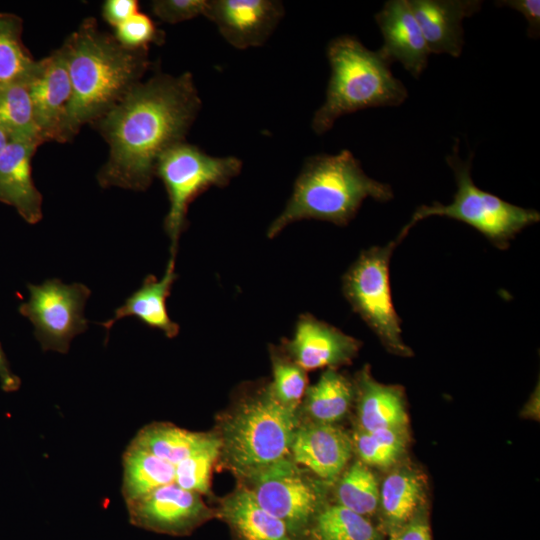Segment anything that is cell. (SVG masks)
<instances>
[{
	"mask_svg": "<svg viewBox=\"0 0 540 540\" xmlns=\"http://www.w3.org/2000/svg\"><path fill=\"white\" fill-rule=\"evenodd\" d=\"M190 72L156 74L136 84L116 105L91 123L109 146L97 174L102 188H149L160 155L185 141L201 109Z\"/></svg>",
	"mask_w": 540,
	"mask_h": 540,
	"instance_id": "6da1fadb",
	"label": "cell"
},
{
	"mask_svg": "<svg viewBox=\"0 0 540 540\" xmlns=\"http://www.w3.org/2000/svg\"><path fill=\"white\" fill-rule=\"evenodd\" d=\"M72 97L66 129L69 140L116 105L149 69V47L131 49L85 18L61 46Z\"/></svg>",
	"mask_w": 540,
	"mask_h": 540,
	"instance_id": "7a4b0ae2",
	"label": "cell"
},
{
	"mask_svg": "<svg viewBox=\"0 0 540 540\" xmlns=\"http://www.w3.org/2000/svg\"><path fill=\"white\" fill-rule=\"evenodd\" d=\"M393 196L392 187L369 177L349 150L310 156L285 208L268 227L267 237L272 239L288 225L305 219L345 226L366 198L387 202Z\"/></svg>",
	"mask_w": 540,
	"mask_h": 540,
	"instance_id": "3957f363",
	"label": "cell"
},
{
	"mask_svg": "<svg viewBox=\"0 0 540 540\" xmlns=\"http://www.w3.org/2000/svg\"><path fill=\"white\" fill-rule=\"evenodd\" d=\"M298 423L297 411L274 396L269 383L244 390L220 422V456L245 479L290 456Z\"/></svg>",
	"mask_w": 540,
	"mask_h": 540,
	"instance_id": "277c9868",
	"label": "cell"
},
{
	"mask_svg": "<svg viewBox=\"0 0 540 540\" xmlns=\"http://www.w3.org/2000/svg\"><path fill=\"white\" fill-rule=\"evenodd\" d=\"M326 55L331 75L325 100L311 121L317 135L328 132L341 116L368 108L399 106L408 98V90L391 72V64L356 37L333 38Z\"/></svg>",
	"mask_w": 540,
	"mask_h": 540,
	"instance_id": "5b68a950",
	"label": "cell"
},
{
	"mask_svg": "<svg viewBox=\"0 0 540 540\" xmlns=\"http://www.w3.org/2000/svg\"><path fill=\"white\" fill-rule=\"evenodd\" d=\"M458 144L456 139L452 152L446 156L457 186L453 201L448 205L434 203L418 207L400 232L407 235L417 222L430 216H444L466 223L494 246L506 249L524 228L539 222L540 213L506 202L477 187L471 177L473 153L462 160Z\"/></svg>",
	"mask_w": 540,
	"mask_h": 540,
	"instance_id": "8992f818",
	"label": "cell"
},
{
	"mask_svg": "<svg viewBox=\"0 0 540 540\" xmlns=\"http://www.w3.org/2000/svg\"><path fill=\"white\" fill-rule=\"evenodd\" d=\"M242 165L238 157L211 156L186 141L160 155L155 176L161 179L169 199L164 229L171 241L170 257L175 258L179 238L187 227L189 205L209 188L228 185L241 172Z\"/></svg>",
	"mask_w": 540,
	"mask_h": 540,
	"instance_id": "52a82bcc",
	"label": "cell"
},
{
	"mask_svg": "<svg viewBox=\"0 0 540 540\" xmlns=\"http://www.w3.org/2000/svg\"><path fill=\"white\" fill-rule=\"evenodd\" d=\"M399 234L385 246L363 251L342 278V291L352 309L391 353L409 357L412 350L402 339L401 319L393 305L389 264Z\"/></svg>",
	"mask_w": 540,
	"mask_h": 540,
	"instance_id": "ba28073f",
	"label": "cell"
},
{
	"mask_svg": "<svg viewBox=\"0 0 540 540\" xmlns=\"http://www.w3.org/2000/svg\"><path fill=\"white\" fill-rule=\"evenodd\" d=\"M30 297L19 307L30 320L43 351L67 353L72 339L85 332L88 320L84 308L91 290L84 284H65L48 279L40 285L28 284Z\"/></svg>",
	"mask_w": 540,
	"mask_h": 540,
	"instance_id": "9c48e42d",
	"label": "cell"
},
{
	"mask_svg": "<svg viewBox=\"0 0 540 540\" xmlns=\"http://www.w3.org/2000/svg\"><path fill=\"white\" fill-rule=\"evenodd\" d=\"M246 485L257 502L282 520L293 539L301 536L320 510V492L291 457L250 475Z\"/></svg>",
	"mask_w": 540,
	"mask_h": 540,
	"instance_id": "30bf717a",
	"label": "cell"
},
{
	"mask_svg": "<svg viewBox=\"0 0 540 540\" xmlns=\"http://www.w3.org/2000/svg\"><path fill=\"white\" fill-rule=\"evenodd\" d=\"M125 503L132 525L173 536L189 535L206 521L217 517L201 494L184 489L175 482Z\"/></svg>",
	"mask_w": 540,
	"mask_h": 540,
	"instance_id": "8fae6325",
	"label": "cell"
},
{
	"mask_svg": "<svg viewBox=\"0 0 540 540\" xmlns=\"http://www.w3.org/2000/svg\"><path fill=\"white\" fill-rule=\"evenodd\" d=\"M38 129L47 141H70L66 122L72 87L64 52L58 48L43 59L27 84Z\"/></svg>",
	"mask_w": 540,
	"mask_h": 540,
	"instance_id": "7c38bea8",
	"label": "cell"
},
{
	"mask_svg": "<svg viewBox=\"0 0 540 540\" xmlns=\"http://www.w3.org/2000/svg\"><path fill=\"white\" fill-rule=\"evenodd\" d=\"M285 14L277 0H208L204 16L236 49L263 45Z\"/></svg>",
	"mask_w": 540,
	"mask_h": 540,
	"instance_id": "4fadbf2b",
	"label": "cell"
},
{
	"mask_svg": "<svg viewBox=\"0 0 540 540\" xmlns=\"http://www.w3.org/2000/svg\"><path fill=\"white\" fill-rule=\"evenodd\" d=\"M283 350L305 371L350 364L361 341L312 314L299 316L293 337L282 341Z\"/></svg>",
	"mask_w": 540,
	"mask_h": 540,
	"instance_id": "5bb4252c",
	"label": "cell"
},
{
	"mask_svg": "<svg viewBox=\"0 0 540 540\" xmlns=\"http://www.w3.org/2000/svg\"><path fill=\"white\" fill-rule=\"evenodd\" d=\"M374 17L383 36L378 51L390 64L399 62L414 78H419L431 53L409 1H386Z\"/></svg>",
	"mask_w": 540,
	"mask_h": 540,
	"instance_id": "9a60e30c",
	"label": "cell"
},
{
	"mask_svg": "<svg viewBox=\"0 0 540 540\" xmlns=\"http://www.w3.org/2000/svg\"><path fill=\"white\" fill-rule=\"evenodd\" d=\"M353 443L335 424H299L290 447L291 459L325 481L335 480L349 462Z\"/></svg>",
	"mask_w": 540,
	"mask_h": 540,
	"instance_id": "2e32d148",
	"label": "cell"
},
{
	"mask_svg": "<svg viewBox=\"0 0 540 540\" xmlns=\"http://www.w3.org/2000/svg\"><path fill=\"white\" fill-rule=\"evenodd\" d=\"M430 53L459 57L464 47L463 20L477 13L480 0H408Z\"/></svg>",
	"mask_w": 540,
	"mask_h": 540,
	"instance_id": "e0dca14e",
	"label": "cell"
},
{
	"mask_svg": "<svg viewBox=\"0 0 540 540\" xmlns=\"http://www.w3.org/2000/svg\"><path fill=\"white\" fill-rule=\"evenodd\" d=\"M41 144L10 140L0 155V202L13 206L29 224L43 216L42 194L32 178V158Z\"/></svg>",
	"mask_w": 540,
	"mask_h": 540,
	"instance_id": "ac0fdd59",
	"label": "cell"
},
{
	"mask_svg": "<svg viewBox=\"0 0 540 540\" xmlns=\"http://www.w3.org/2000/svg\"><path fill=\"white\" fill-rule=\"evenodd\" d=\"M357 416L361 430H407L408 414L403 389L376 381L369 366L354 381Z\"/></svg>",
	"mask_w": 540,
	"mask_h": 540,
	"instance_id": "d6986e66",
	"label": "cell"
},
{
	"mask_svg": "<svg viewBox=\"0 0 540 540\" xmlns=\"http://www.w3.org/2000/svg\"><path fill=\"white\" fill-rule=\"evenodd\" d=\"M177 277L175 258L170 257L160 279L152 274L147 275L142 285L115 310L113 317L100 325L109 332L116 321L134 317L147 327L162 331L168 338L176 337L180 326L170 318L166 301Z\"/></svg>",
	"mask_w": 540,
	"mask_h": 540,
	"instance_id": "ffe728a7",
	"label": "cell"
},
{
	"mask_svg": "<svg viewBox=\"0 0 540 540\" xmlns=\"http://www.w3.org/2000/svg\"><path fill=\"white\" fill-rule=\"evenodd\" d=\"M216 513L237 540H294L286 524L265 510L245 486L222 499Z\"/></svg>",
	"mask_w": 540,
	"mask_h": 540,
	"instance_id": "44dd1931",
	"label": "cell"
},
{
	"mask_svg": "<svg viewBox=\"0 0 540 540\" xmlns=\"http://www.w3.org/2000/svg\"><path fill=\"white\" fill-rule=\"evenodd\" d=\"M218 439L216 432H193L168 422L144 426L131 443L173 465Z\"/></svg>",
	"mask_w": 540,
	"mask_h": 540,
	"instance_id": "7402d4cb",
	"label": "cell"
},
{
	"mask_svg": "<svg viewBox=\"0 0 540 540\" xmlns=\"http://www.w3.org/2000/svg\"><path fill=\"white\" fill-rule=\"evenodd\" d=\"M354 399V382L328 368L315 384L307 387L303 409L311 422L334 424L348 413Z\"/></svg>",
	"mask_w": 540,
	"mask_h": 540,
	"instance_id": "603a6c76",
	"label": "cell"
},
{
	"mask_svg": "<svg viewBox=\"0 0 540 540\" xmlns=\"http://www.w3.org/2000/svg\"><path fill=\"white\" fill-rule=\"evenodd\" d=\"M424 478L415 469L401 467L389 473L379 487V506L386 520L401 527L414 516L424 498Z\"/></svg>",
	"mask_w": 540,
	"mask_h": 540,
	"instance_id": "cb8c5ba5",
	"label": "cell"
},
{
	"mask_svg": "<svg viewBox=\"0 0 540 540\" xmlns=\"http://www.w3.org/2000/svg\"><path fill=\"white\" fill-rule=\"evenodd\" d=\"M175 482V465L130 442L123 453L122 495L125 502Z\"/></svg>",
	"mask_w": 540,
	"mask_h": 540,
	"instance_id": "d4e9b609",
	"label": "cell"
},
{
	"mask_svg": "<svg viewBox=\"0 0 540 540\" xmlns=\"http://www.w3.org/2000/svg\"><path fill=\"white\" fill-rule=\"evenodd\" d=\"M22 31L18 15L0 12V87L27 85L37 68L38 60L25 47Z\"/></svg>",
	"mask_w": 540,
	"mask_h": 540,
	"instance_id": "484cf974",
	"label": "cell"
},
{
	"mask_svg": "<svg viewBox=\"0 0 540 540\" xmlns=\"http://www.w3.org/2000/svg\"><path fill=\"white\" fill-rule=\"evenodd\" d=\"M0 128L10 140L45 142L35 121L27 85L0 87Z\"/></svg>",
	"mask_w": 540,
	"mask_h": 540,
	"instance_id": "4316f807",
	"label": "cell"
},
{
	"mask_svg": "<svg viewBox=\"0 0 540 540\" xmlns=\"http://www.w3.org/2000/svg\"><path fill=\"white\" fill-rule=\"evenodd\" d=\"M315 540H379L377 531L364 516L339 504L321 508L311 522Z\"/></svg>",
	"mask_w": 540,
	"mask_h": 540,
	"instance_id": "83f0119b",
	"label": "cell"
},
{
	"mask_svg": "<svg viewBox=\"0 0 540 540\" xmlns=\"http://www.w3.org/2000/svg\"><path fill=\"white\" fill-rule=\"evenodd\" d=\"M337 504L364 517L379 506V485L363 462L356 461L340 477L336 487Z\"/></svg>",
	"mask_w": 540,
	"mask_h": 540,
	"instance_id": "f1b7e54d",
	"label": "cell"
},
{
	"mask_svg": "<svg viewBox=\"0 0 540 540\" xmlns=\"http://www.w3.org/2000/svg\"><path fill=\"white\" fill-rule=\"evenodd\" d=\"M406 431L382 429L367 432L358 429L351 438L353 450L367 466L389 467L397 462L405 451Z\"/></svg>",
	"mask_w": 540,
	"mask_h": 540,
	"instance_id": "f546056e",
	"label": "cell"
},
{
	"mask_svg": "<svg viewBox=\"0 0 540 540\" xmlns=\"http://www.w3.org/2000/svg\"><path fill=\"white\" fill-rule=\"evenodd\" d=\"M272 380L270 388L279 402L296 410L307 389L306 371L294 362L282 347L270 346Z\"/></svg>",
	"mask_w": 540,
	"mask_h": 540,
	"instance_id": "4dcf8cb0",
	"label": "cell"
},
{
	"mask_svg": "<svg viewBox=\"0 0 540 540\" xmlns=\"http://www.w3.org/2000/svg\"><path fill=\"white\" fill-rule=\"evenodd\" d=\"M220 457V439L175 465V483L201 495L209 493L214 463Z\"/></svg>",
	"mask_w": 540,
	"mask_h": 540,
	"instance_id": "1f68e13d",
	"label": "cell"
},
{
	"mask_svg": "<svg viewBox=\"0 0 540 540\" xmlns=\"http://www.w3.org/2000/svg\"><path fill=\"white\" fill-rule=\"evenodd\" d=\"M114 29L117 41L131 49L147 48L151 43L162 44L165 39V33L155 26L149 16L141 12Z\"/></svg>",
	"mask_w": 540,
	"mask_h": 540,
	"instance_id": "d6a6232c",
	"label": "cell"
},
{
	"mask_svg": "<svg viewBox=\"0 0 540 540\" xmlns=\"http://www.w3.org/2000/svg\"><path fill=\"white\" fill-rule=\"evenodd\" d=\"M208 0H154L153 14L161 21L176 24L205 14Z\"/></svg>",
	"mask_w": 540,
	"mask_h": 540,
	"instance_id": "836d02e7",
	"label": "cell"
},
{
	"mask_svg": "<svg viewBox=\"0 0 540 540\" xmlns=\"http://www.w3.org/2000/svg\"><path fill=\"white\" fill-rule=\"evenodd\" d=\"M496 6L510 7L520 12L526 19L527 35L538 38L540 35V1L539 0H501L495 2Z\"/></svg>",
	"mask_w": 540,
	"mask_h": 540,
	"instance_id": "e575fe53",
	"label": "cell"
},
{
	"mask_svg": "<svg viewBox=\"0 0 540 540\" xmlns=\"http://www.w3.org/2000/svg\"><path fill=\"white\" fill-rule=\"evenodd\" d=\"M139 12L136 0H106L101 9L103 19L116 28Z\"/></svg>",
	"mask_w": 540,
	"mask_h": 540,
	"instance_id": "d590c367",
	"label": "cell"
},
{
	"mask_svg": "<svg viewBox=\"0 0 540 540\" xmlns=\"http://www.w3.org/2000/svg\"><path fill=\"white\" fill-rule=\"evenodd\" d=\"M391 540H431L430 529L423 518L414 516L393 534Z\"/></svg>",
	"mask_w": 540,
	"mask_h": 540,
	"instance_id": "8d00e7d4",
	"label": "cell"
},
{
	"mask_svg": "<svg viewBox=\"0 0 540 540\" xmlns=\"http://www.w3.org/2000/svg\"><path fill=\"white\" fill-rule=\"evenodd\" d=\"M0 385L5 392L17 391L21 386V379L11 370L9 361L0 343Z\"/></svg>",
	"mask_w": 540,
	"mask_h": 540,
	"instance_id": "74e56055",
	"label": "cell"
},
{
	"mask_svg": "<svg viewBox=\"0 0 540 540\" xmlns=\"http://www.w3.org/2000/svg\"><path fill=\"white\" fill-rule=\"evenodd\" d=\"M9 141H10V139L7 136V134L0 128V155L3 152V150L5 149V147H6V145L8 144Z\"/></svg>",
	"mask_w": 540,
	"mask_h": 540,
	"instance_id": "f35d334b",
	"label": "cell"
}]
</instances>
